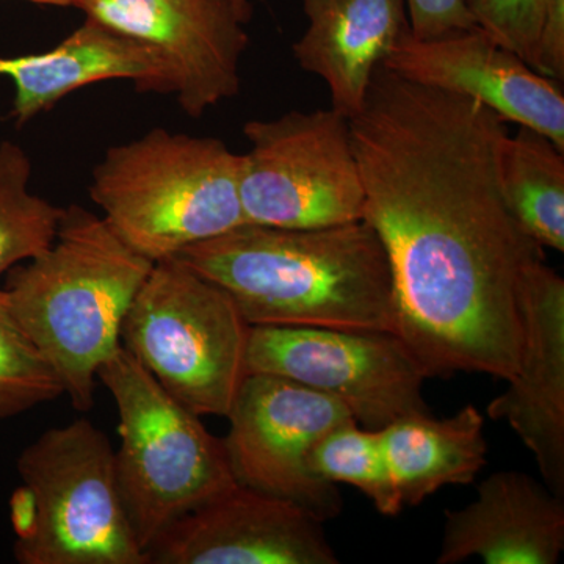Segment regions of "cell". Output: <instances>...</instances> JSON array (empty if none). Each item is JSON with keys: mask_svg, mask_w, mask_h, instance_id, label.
<instances>
[{"mask_svg": "<svg viewBox=\"0 0 564 564\" xmlns=\"http://www.w3.org/2000/svg\"><path fill=\"white\" fill-rule=\"evenodd\" d=\"M502 118L467 96L378 66L350 120L364 221L391 263L397 336L429 378L511 380L521 350L518 285L545 261L500 184Z\"/></svg>", "mask_w": 564, "mask_h": 564, "instance_id": "1", "label": "cell"}, {"mask_svg": "<svg viewBox=\"0 0 564 564\" xmlns=\"http://www.w3.org/2000/svg\"><path fill=\"white\" fill-rule=\"evenodd\" d=\"M176 258L225 289L251 326L397 333L391 263L367 221L245 223Z\"/></svg>", "mask_w": 564, "mask_h": 564, "instance_id": "2", "label": "cell"}, {"mask_svg": "<svg viewBox=\"0 0 564 564\" xmlns=\"http://www.w3.org/2000/svg\"><path fill=\"white\" fill-rule=\"evenodd\" d=\"M152 267L106 218L69 206L54 243L7 273L11 313L74 410L95 406L99 369L122 347V323Z\"/></svg>", "mask_w": 564, "mask_h": 564, "instance_id": "3", "label": "cell"}, {"mask_svg": "<svg viewBox=\"0 0 564 564\" xmlns=\"http://www.w3.org/2000/svg\"><path fill=\"white\" fill-rule=\"evenodd\" d=\"M242 154L221 140L152 129L106 152L90 196L129 247L152 262L242 226Z\"/></svg>", "mask_w": 564, "mask_h": 564, "instance_id": "4", "label": "cell"}, {"mask_svg": "<svg viewBox=\"0 0 564 564\" xmlns=\"http://www.w3.org/2000/svg\"><path fill=\"white\" fill-rule=\"evenodd\" d=\"M11 500L21 564H150L122 505L109 436L87 419L40 434Z\"/></svg>", "mask_w": 564, "mask_h": 564, "instance_id": "5", "label": "cell"}, {"mask_svg": "<svg viewBox=\"0 0 564 564\" xmlns=\"http://www.w3.org/2000/svg\"><path fill=\"white\" fill-rule=\"evenodd\" d=\"M98 380L120 417L115 473L126 514L144 552L169 527L237 485L223 440L120 348ZM148 555V554H147Z\"/></svg>", "mask_w": 564, "mask_h": 564, "instance_id": "6", "label": "cell"}, {"mask_svg": "<svg viewBox=\"0 0 564 564\" xmlns=\"http://www.w3.org/2000/svg\"><path fill=\"white\" fill-rule=\"evenodd\" d=\"M250 332L225 289L170 258L137 293L121 345L193 413L226 417L248 375Z\"/></svg>", "mask_w": 564, "mask_h": 564, "instance_id": "7", "label": "cell"}, {"mask_svg": "<svg viewBox=\"0 0 564 564\" xmlns=\"http://www.w3.org/2000/svg\"><path fill=\"white\" fill-rule=\"evenodd\" d=\"M240 202L245 220L310 229L364 220V185L350 120L334 109L292 110L243 126Z\"/></svg>", "mask_w": 564, "mask_h": 564, "instance_id": "8", "label": "cell"}, {"mask_svg": "<svg viewBox=\"0 0 564 564\" xmlns=\"http://www.w3.org/2000/svg\"><path fill=\"white\" fill-rule=\"evenodd\" d=\"M247 369L332 397L367 430L432 413L423 399L429 375L393 333L251 326Z\"/></svg>", "mask_w": 564, "mask_h": 564, "instance_id": "9", "label": "cell"}, {"mask_svg": "<svg viewBox=\"0 0 564 564\" xmlns=\"http://www.w3.org/2000/svg\"><path fill=\"white\" fill-rule=\"evenodd\" d=\"M223 444L237 484L302 505L321 521L343 513L337 485L310 467L314 444L355 421L343 403L284 378L248 373Z\"/></svg>", "mask_w": 564, "mask_h": 564, "instance_id": "10", "label": "cell"}, {"mask_svg": "<svg viewBox=\"0 0 564 564\" xmlns=\"http://www.w3.org/2000/svg\"><path fill=\"white\" fill-rule=\"evenodd\" d=\"M76 9L158 52L188 117L239 93L251 7L236 0H77Z\"/></svg>", "mask_w": 564, "mask_h": 564, "instance_id": "11", "label": "cell"}, {"mask_svg": "<svg viewBox=\"0 0 564 564\" xmlns=\"http://www.w3.org/2000/svg\"><path fill=\"white\" fill-rule=\"evenodd\" d=\"M150 564H336L323 521L302 505L232 486L165 530Z\"/></svg>", "mask_w": 564, "mask_h": 564, "instance_id": "12", "label": "cell"}, {"mask_svg": "<svg viewBox=\"0 0 564 564\" xmlns=\"http://www.w3.org/2000/svg\"><path fill=\"white\" fill-rule=\"evenodd\" d=\"M397 76L477 99L503 121L544 133L564 151V95L560 82L534 70L480 28L436 39L403 36L383 63Z\"/></svg>", "mask_w": 564, "mask_h": 564, "instance_id": "13", "label": "cell"}, {"mask_svg": "<svg viewBox=\"0 0 564 564\" xmlns=\"http://www.w3.org/2000/svg\"><path fill=\"white\" fill-rule=\"evenodd\" d=\"M521 350L507 391L488 404L532 452L544 485L564 497V280L544 262L518 285Z\"/></svg>", "mask_w": 564, "mask_h": 564, "instance_id": "14", "label": "cell"}, {"mask_svg": "<svg viewBox=\"0 0 564 564\" xmlns=\"http://www.w3.org/2000/svg\"><path fill=\"white\" fill-rule=\"evenodd\" d=\"M564 551V497L519 470L485 478L477 499L445 511L437 564H555Z\"/></svg>", "mask_w": 564, "mask_h": 564, "instance_id": "15", "label": "cell"}, {"mask_svg": "<svg viewBox=\"0 0 564 564\" xmlns=\"http://www.w3.org/2000/svg\"><path fill=\"white\" fill-rule=\"evenodd\" d=\"M0 76L13 84L11 117L20 126L98 82L132 80L140 91L173 93L172 74L158 52L90 18L54 50L0 55Z\"/></svg>", "mask_w": 564, "mask_h": 564, "instance_id": "16", "label": "cell"}, {"mask_svg": "<svg viewBox=\"0 0 564 564\" xmlns=\"http://www.w3.org/2000/svg\"><path fill=\"white\" fill-rule=\"evenodd\" d=\"M307 28L292 46L300 68L325 80L332 109L362 110L370 82L410 32L404 0H303Z\"/></svg>", "mask_w": 564, "mask_h": 564, "instance_id": "17", "label": "cell"}, {"mask_svg": "<svg viewBox=\"0 0 564 564\" xmlns=\"http://www.w3.org/2000/svg\"><path fill=\"white\" fill-rule=\"evenodd\" d=\"M485 421L474 404L447 419L408 415L378 430L400 502L417 507L445 486H466L486 466Z\"/></svg>", "mask_w": 564, "mask_h": 564, "instance_id": "18", "label": "cell"}, {"mask_svg": "<svg viewBox=\"0 0 564 564\" xmlns=\"http://www.w3.org/2000/svg\"><path fill=\"white\" fill-rule=\"evenodd\" d=\"M500 184L516 220L543 248L564 251V151L527 126L500 147Z\"/></svg>", "mask_w": 564, "mask_h": 564, "instance_id": "19", "label": "cell"}, {"mask_svg": "<svg viewBox=\"0 0 564 564\" xmlns=\"http://www.w3.org/2000/svg\"><path fill=\"white\" fill-rule=\"evenodd\" d=\"M32 162L13 141L0 143V276L54 243L63 217L31 191Z\"/></svg>", "mask_w": 564, "mask_h": 564, "instance_id": "20", "label": "cell"}, {"mask_svg": "<svg viewBox=\"0 0 564 564\" xmlns=\"http://www.w3.org/2000/svg\"><path fill=\"white\" fill-rule=\"evenodd\" d=\"M310 467L329 484L359 489L378 513L395 516L402 511L378 430L362 429L355 421L329 430L314 444Z\"/></svg>", "mask_w": 564, "mask_h": 564, "instance_id": "21", "label": "cell"}, {"mask_svg": "<svg viewBox=\"0 0 564 564\" xmlns=\"http://www.w3.org/2000/svg\"><path fill=\"white\" fill-rule=\"evenodd\" d=\"M61 378L29 339L0 288V422L63 395Z\"/></svg>", "mask_w": 564, "mask_h": 564, "instance_id": "22", "label": "cell"}, {"mask_svg": "<svg viewBox=\"0 0 564 564\" xmlns=\"http://www.w3.org/2000/svg\"><path fill=\"white\" fill-rule=\"evenodd\" d=\"M545 3L547 0H466L475 24L534 70Z\"/></svg>", "mask_w": 564, "mask_h": 564, "instance_id": "23", "label": "cell"}, {"mask_svg": "<svg viewBox=\"0 0 564 564\" xmlns=\"http://www.w3.org/2000/svg\"><path fill=\"white\" fill-rule=\"evenodd\" d=\"M410 33L429 40L445 33L478 28L466 0H404Z\"/></svg>", "mask_w": 564, "mask_h": 564, "instance_id": "24", "label": "cell"}, {"mask_svg": "<svg viewBox=\"0 0 564 564\" xmlns=\"http://www.w3.org/2000/svg\"><path fill=\"white\" fill-rule=\"evenodd\" d=\"M536 70L549 79H564V0H547L538 39Z\"/></svg>", "mask_w": 564, "mask_h": 564, "instance_id": "25", "label": "cell"}, {"mask_svg": "<svg viewBox=\"0 0 564 564\" xmlns=\"http://www.w3.org/2000/svg\"><path fill=\"white\" fill-rule=\"evenodd\" d=\"M22 2L35 3V6L46 7H74L76 9L77 0H22Z\"/></svg>", "mask_w": 564, "mask_h": 564, "instance_id": "26", "label": "cell"}, {"mask_svg": "<svg viewBox=\"0 0 564 564\" xmlns=\"http://www.w3.org/2000/svg\"><path fill=\"white\" fill-rule=\"evenodd\" d=\"M236 2H239L240 6H248V3H250L248 0H236Z\"/></svg>", "mask_w": 564, "mask_h": 564, "instance_id": "27", "label": "cell"}]
</instances>
